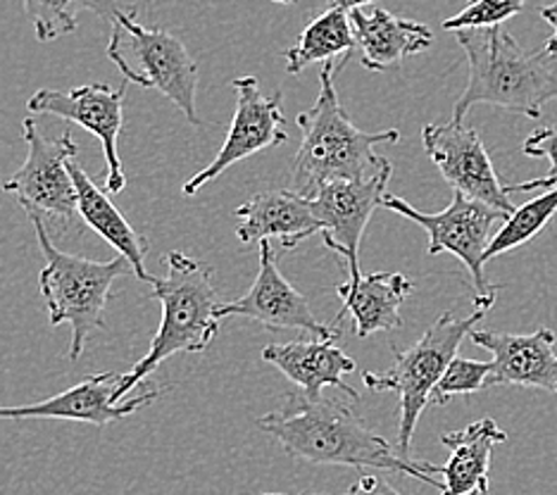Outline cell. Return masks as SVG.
I'll return each mask as SVG.
<instances>
[{"instance_id":"6da1fadb","label":"cell","mask_w":557,"mask_h":495,"mask_svg":"<svg viewBox=\"0 0 557 495\" xmlns=\"http://www.w3.org/2000/svg\"><path fill=\"white\" fill-rule=\"evenodd\" d=\"M352 403L356 400L324 396L310 400L302 393H288L284 408L260 417L258 429L276 438L294 460L352 467L360 472L364 469L400 472L443 491L441 481L432 477L436 465L403 457L396 446L364 424Z\"/></svg>"},{"instance_id":"7a4b0ae2","label":"cell","mask_w":557,"mask_h":495,"mask_svg":"<svg viewBox=\"0 0 557 495\" xmlns=\"http://www.w3.org/2000/svg\"><path fill=\"white\" fill-rule=\"evenodd\" d=\"M344 65L346 62H326L320 72L318 100L296 120L302 141L290 168V190L306 198H314L326 184L370 180L388 164L374 148L400 141L398 129L367 134L350 122L334 86V74Z\"/></svg>"},{"instance_id":"3957f363","label":"cell","mask_w":557,"mask_h":495,"mask_svg":"<svg viewBox=\"0 0 557 495\" xmlns=\"http://www.w3.org/2000/svg\"><path fill=\"white\" fill-rule=\"evenodd\" d=\"M465 50L470 79L453 108L455 124H465L474 106H493L529 120H539L543 106L557 103V74L543 50H524L515 36L493 29L455 32Z\"/></svg>"},{"instance_id":"277c9868","label":"cell","mask_w":557,"mask_h":495,"mask_svg":"<svg viewBox=\"0 0 557 495\" xmlns=\"http://www.w3.org/2000/svg\"><path fill=\"white\" fill-rule=\"evenodd\" d=\"M162 279H153V296L162 305V320L158 334L150 341V350L138 360L132 372L122 374L117 388V403L129 400L132 388H136L146 376L153 374L160 362L176 352H202L220 334V296L214 288V270L194 258L172 250L164 256Z\"/></svg>"},{"instance_id":"5b68a950","label":"cell","mask_w":557,"mask_h":495,"mask_svg":"<svg viewBox=\"0 0 557 495\" xmlns=\"http://www.w3.org/2000/svg\"><path fill=\"white\" fill-rule=\"evenodd\" d=\"M36 232V240L46 258V267L39 274V288L46 300L50 326L70 324L72 343L67 358L77 362L88 338L98 332L106 322V310L112 296V284L120 276L132 274V264L126 258L117 256L110 262L86 260L82 256H70L55 248L53 238L48 236V228L41 214L27 212Z\"/></svg>"},{"instance_id":"8992f818","label":"cell","mask_w":557,"mask_h":495,"mask_svg":"<svg viewBox=\"0 0 557 495\" xmlns=\"http://www.w3.org/2000/svg\"><path fill=\"white\" fill-rule=\"evenodd\" d=\"M484 310H474L467 317H455V312H443L438 320L426 329L424 336L408 350H394V367L388 372H364V386L376 393L394 391L400 400L398 419V443L396 448L403 457H410L414 429L424 408L432 403V393L446 374L448 364L458 358L462 338L474 332V326L484 320Z\"/></svg>"},{"instance_id":"52a82bcc","label":"cell","mask_w":557,"mask_h":495,"mask_svg":"<svg viewBox=\"0 0 557 495\" xmlns=\"http://www.w3.org/2000/svg\"><path fill=\"white\" fill-rule=\"evenodd\" d=\"M108 58L122 72L124 82L156 88L182 110L188 124L202 126L196 108L198 67L180 38L144 27L136 22L134 8H120L112 20Z\"/></svg>"},{"instance_id":"ba28073f","label":"cell","mask_w":557,"mask_h":495,"mask_svg":"<svg viewBox=\"0 0 557 495\" xmlns=\"http://www.w3.org/2000/svg\"><path fill=\"white\" fill-rule=\"evenodd\" d=\"M384 208L403 214V218H408L424 228L429 234V256L453 252V256L470 270L476 294L474 302L479 305V310L486 312L496 305L498 286H493L486 279L484 258L493 236H496L493 234V226L508 220L510 214L467 198L460 190H453L450 206L434 214L412 208L408 200H403L398 196H386Z\"/></svg>"},{"instance_id":"9c48e42d","label":"cell","mask_w":557,"mask_h":495,"mask_svg":"<svg viewBox=\"0 0 557 495\" xmlns=\"http://www.w3.org/2000/svg\"><path fill=\"white\" fill-rule=\"evenodd\" d=\"M24 144L29 152L22 168L0 186V194L15 196L27 212L50 214L53 220L72 222L79 214L77 190L70 174V162L77 158V141L70 132L58 138H46L36 117L22 122Z\"/></svg>"},{"instance_id":"30bf717a","label":"cell","mask_w":557,"mask_h":495,"mask_svg":"<svg viewBox=\"0 0 557 495\" xmlns=\"http://www.w3.org/2000/svg\"><path fill=\"white\" fill-rule=\"evenodd\" d=\"M232 86L236 91V110L230 134H226L224 146L208 168L184 184V196H196L200 188L222 176L232 164L288 141L282 91L264 96L256 76H238Z\"/></svg>"},{"instance_id":"8fae6325","label":"cell","mask_w":557,"mask_h":495,"mask_svg":"<svg viewBox=\"0 0 557 495\" xmlns=\"http://www.w3.org/2000/svg\"><path fill=\"white\" fill-rule=\"evenodd\" d=\"M394 174V164H386L370 180L334 182L322 186L312 198V208L322 224V238L329 250L346 262V284H358L360 274V246L364 228L379 206L388 196L386 188Z\"/></svg>"},{"instance_id":"7c38bea8","label":"cell","mask_w":557,"mask_h":495,"mask_svg":"<svg viewBox=\"0 0 557 495\" xmlns=\"http://www.w3.org/2000/svg\"><path fill=\"white\" fill-rule=\"evenodd\" d=\"M124 100H126V82L120 88H110L108 84H86L72 91H50L41 88L27 100V112L53 114V117L79 124L82 129L94 134L103 144L106 156V190L108 194H122L126 186L124 168L120 160V134L124 124Z\"/></svg>"},{"instance_id":"4fadbf2b","label":"cell","mask_w":557,"mask_h":495,"mask_svg":"<svg viewBox=\"0 0 557 495\" xmlns=\"http://www.w3.org/2000/svg\"><path fill=\"white\" fill-rule=\"evenodd\" d=\"M422 146L453 190H460L467 198L484 202L505 214L517 210L493 170L488 150L474 126L455 122L426 124L422 129Z\"/></svg>"},{"instance_id":"5bb4252c","label":"cell","mask_w":557,"mask_h":495,"mask_svg":"<svg viewBox=\"0 0 557 495\" xmlns=\"http://www.w3.org/2000/svg\"><path fill=\"white\" fill-rule=\"evenodd\" d=\"M226 317H246V320L268 326L272 332L298 329V332H308L312 338L341 336L338 326L322 324L310 310L308 300L278 272L276 252L270 240L260 244V270L248 294L238 300L222 302L218 308V320L222 322Z\"/></svg>"},{"instance_id":"9a60e30c","label":"cell","mask_w":557,"mask_h":495,"mask_svg":"<svg viewBox=\"0 0 557 495\" xmlns=\"http://www.w3.org/2000/svg\"><path fill=\"white\" fill-rule=\"evenodd\" d=\"M122 374H94L84 376L79 384L32 405H0V419H67V422H84L94 426H106L115 419L129 417L146 408L162 396L160 388H146L141 396L117 403V388Z\"/></svg>"},{"instance_id":"2e32d148","label":"cell","mask_w":557,"mask_h":495,"mask_svg":"<svg viewBox=\"0 0 557 495\" xmlns=\"http://www.w3.org/2000/svg\"><path fill=\"white\" fill-rule=\"evenodd\" d=\"M470 338L493 355V386H527L557 393L555 332L541 326L534 334H505L474 329Z\"/></svg>"},{"instance_id":"e0dca14e","label":"cell","mask_w":557,"mask_h":495,"mask_svg":"<svg viewBox=\"0 0 557 495\" xmlns=\"http://www.w3.org/2000/svg\"><path fill=\"white\" fill-rule=\"evenodd\" d=\"M236 238L244 246L262 244L272 238L286 250H296L302 240L322 232V224L314 214L312 198L296 190H260V194L238 206L236 212Z\"/></svg>"},{"instance_id":"ac0fdd59","label":"cell","mask_w":557,"mask_h":495,"mask_svg":"<svg viewBox=\"0 0 557 495\" xmlns=\"http://www.w3.org/2000/svg\"><path fill=\"white\" fill-rule=\"evenodd\" d=\"M262 360L294 381L298 393L310 400L322 398L326 386L341 388L348 398L358 400V391L344 381L356 372V360L338 348V338L274 343L262 350Z\"/></svg>"},{"instance_id":"d6986e66","label":"cell","mask_w":557,"mask_h":495,"mask_svg":"<svg viewBox=\"0 0 557 495\" xmlns=\"http://www.w3.org/2000/svg\"><path fill=\"white\" fill-rule=\"evenodd\" d=\"M348 15L360 62L370 72L398 70L405 58L424 53L434 44V32L426 24L396 17L382 8H360Z\"/></svg>"},{"instance_id":"ffe728a7","label":"cell","mask_w":557,"mask_h":495,"mask_svg":"<svg viewBox=\"0 0 557 495\" xmlns=\"http://www.w3.org/2000/svg\"><path fill=\"white\" fill-rule=\"evenodd\" d=\"M412 282L400 272H374L362 276L358 284L348 286L341 282L336 294L341 298V310L334 317V326L352 317L356 336L367 338L376 332H396L403 326L400 305L412 294Z\"/></svg>"},{"instance_id":"44dd1931","label":"cell","mask_w":557,"mask_h":495,"mask_svg":"<svg viewBox=\"0 0 557 495\" xmlns=\"http://www.w3.org/2000/svg\"><path fill=\"white\" fill-rule=\"evenodd\" d=\"M505 441L508 434L491 417L443 434L441 443L450 450V457L446 465H436L434 469V474L443 477L441 495H491V455L493 448Z\"/></svg>"},{"instance_id":"7402d4cb","label":"cell","mask_w":557,"mask_h":495,"mask_svg":"<svg viewBox=\"0 0 557 495\" xmlns=\"http://www.w3.org/2000/svg\"><path fill=\"white\" fill-rule=\"evenodd\" d=\"M70 174L74 190H77V208L84 222L96 234L103 236L112 248H117L122 258L129 260L136 279H141L144 284H153L156 276L146 272L148 240L124 220V214L117 210L115 202L108 198V190H100L77 160L70 162Z\"/></svg>"},{"instance_id":"603a6c76","label":"cell","mask_w":557,"mask_h":495,"mask_svg":"<svg viewBox=\"0 0 557 495\" xmlns=\"http://www.w3.org/2000/svg\"><path fill=\"white\" fill-rule=\"evenodd\" d=\"M356 46L350 15L344 10H324L300 32L294 48L284 50V65L288 74H300L318 62H334L336 58L348 60Z\"/></svg>"},{"instance_id":"cb8c5ba5","label":"cell","mask_w":557,"mask_h":495,"mask_svg":"<svg viewBox=\"0 0 557 495\" xmlns=\"http://www.w3.org/2000/svg\"><path fill=\"white\" fill-rule=\"evenodd\" d=\"M24 12L34 24L36 38L41 44L58 41V38L74 34L79 27L77 15L84 10L96 12L103 20H115V0H20Z\"/></svg>"},{"instance_id":"d4e9b609","label":"cell","mask_w":557,"mask_h":495,"mask_svg":"<svg viewBox=\"0 0 557 495\" xmlns=\"http://www.w3.org/2000/svg\"><path fill=\"white\" fill-rule=\"evenodd\" d=\"M557 214V186L550 190H543V194L534 200L519 206L503 226L493 236L491 246L486 250V262L503 256V252H510L515 248H522L529 244L531 238L541 234L546 224Z\"/></svg>"},{"instance_id":"484cf974","label":"cell","mask_w":557,"mask_h":495,"mask_svg":"<svg viewBox=\"0 0 557 495\" xmlns=\"http://www.w3.org/2000/svg\"><path fill=\"white\" fill-rule=\"evenodd\" d=\"M493 386V364L455 358L432 393L434 405H446L455 396H472Z\"/></svg>"},{"instance_id":"4316f807","label":"cell","mask_w":557,"mask_h":495,"mask_svg":"<svg viewBox=\"0 0 557 495\" xmlns=\"http://www.w3.org/2000/svg\"><path fill=\"white\" fill-rule=\"evenodd\" d=\"M527 0H470L458 15L443 20L446 32H465V29H493L500 27L505 20H510L524 10Z\"/></svg>"},{"instance_id":"83f0119b","label":"cell","mask_w":557,"mask_h":495,"mask_svg":"<svg viewBox=\"0 0 557 495\" xmlns=\"http://www.w3.org/2000/svg\"><path fill=\"white\" fill-rule=\"evenodd\" d=\"M522 152L527 158H548L550 160V170L548 176H543V180H531V182H522V184H508L505 190H508V196L519 190V194H524V190H550L557 186V129H550V126H543V129H536L531 134L524 146Z\"/></svg>"},{"instance_id":"f1b7e54d","label":"cell","mask_w":557,"mask_h":495,"mask_svg":"<svg viewBox=\"0 0 557 495\" xmlns=\"http://www.w3.org/2000/svg\"><path fill=\"white\" fill-rule=\"evenodd\" d=\"M312 495H336V493H312ZM341 495H405V493L398 491L396 486H391L384 477L370 474L364 469V472H360V479L356 484Z\"/></svg>"},{"instance_id":"f546056e","label":"cell","mask_w":557,"mask_h":495,"mask_svg":"<svg viewBox=\"0 0 557 495\" xmlns=\"http://www.w3.org/2000/svg\"><path fill=\"white\" fill-rule=\"evenodd\" d=\"M541 17L546 20V22L550 24V29H553V34H550V38L546 41V46H543L541 50H543V55L557 62V3L541 8Z\"/></svg>"},{"instance_id":"4dcf8cb0","label":"cell","mask_w":557,"mask_h":495,"mask_svg":"<svg viewBox=\"0 0 557 495\" xmlns=\"http://www.w3.org/2000/svg\"><path fill=\"white\" fill-rule=\"evenodd\" d=\"M376 0H329V10H344V12H352L360 10L367 5H374Z\"/></svg>"},{"instance_id":"1f68e13d","label":"cell","mask_w":557,"mask_h":495,"mask_svg":"<svg viewBox=\"0 0 557 495\" xmlns=\"http://www.w3.org/2000/svg\"><path fill=\"white\" fill-rule=\"evenodd\" d=\"M272 3H282V5H294L296 0H272Z\"/></svg>"},{"instance_id":"d6a6232c","label":"cell","mask_w":557,"mask_h":495,"mask_svg":"<svg viewBox=\"0 0 557 495\" xmlns=\"http://www.w3.org/2000/svg\"><path fill=\"white\" fill-rule=\"evenodd\" d=\"M262 495H286V493H262ZM296 495H312V493H296Z\"/></svg>"},{"instance_id":"836d02e7","label":"cell","mask_w":557,"mask_h":495,"mask_svg":"<svg viewBox=\"0 0 557 495\" xmlns=\"http://www.w3.org/2000/svg\"><path fill=\"white\" fill-rule=\"evenodd\" d=\"M146 3H148V8H153V3H156V0H146Z\"/></svg>"}]
</instances>
